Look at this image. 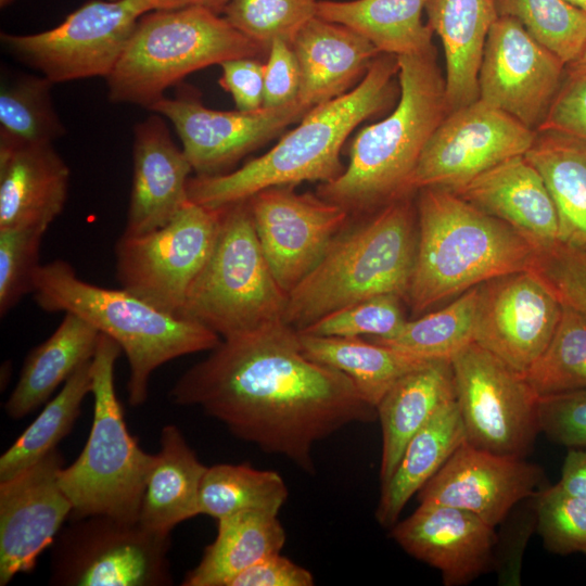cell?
<instances>
[{
    "label": "cell",
    "instance_id": "f6af8a7d",
    "mask_svg": "<svg viewBox=\"0 0 586 586\" xmlns=\"http://www.w3.org/2000/svg\"><path fill=\"white\" fill-rule=\"evenodd\" d=\"M538 417L540 433L553 444L586 446V388L539 397Z\"/></svg>",
    "mask_w": 586,
    "mask_h": 586
},
{
    "label": "cell",
    "instance_id": "9c48e42d",
    "mask_svg": "<svg viewBox=\"0 0 586 586\" xmlns=\"http://www.w3.org/2000/svg\"><path fill=\"white\" fill-rule=\"evenodd\" d=\"M220 208L215 245L178 316L226 340L284 322L288 295L265 258L247 200Z\"/></svg>",
    "mask_w": 586,
    "mask_h": 586
},
{
    "label": "cell",
    "instance_id": "681fc988",
    "mask_svg": "<svg viewBox=\"0 0 586 586\" xmlns=\"http://www.w3.org/2000/svg\"><path fill=\"white\" fill-rule=\"evenodd\" d=\"M313 574L280 552L264 557L238 574L229 586H311Z\"/></svg>",
    "mask_w": 586,
    "mask_h": 586
},
{
    "label": "cell",
    "instance_id": "836d02e7",
    "mask_svg": "<svg viewBox=\"0 0 586 586\" xmlns=\"http://www.w3.org/2000/svg\"><path fill=\"white\" fill-rule=\"evenodd\" d=\"M297 334L306 357L345 373L374 407L397 380L431 361L361 337Z\"/></svg>",
    "mask_w": 586,
    "mask_h": 586
},
{
    "label": "cell",
    "instance_id": "8fae6325",
    "mask_svg": "<svg viewBox=\"0 0 586 586\" xmlns=\"http://www.w3.org/2000/svg\"><path fill=\"white\" fill-rule=\"evenodd\" d=\"M155 0H90L56 27L29 35L1 33L3 49L53 84L106 77L138 20Z\"/></svg>",
    "mask_w": 586,
    "mask_h": 586
},
{
    "label": "cell",
    "instance_id": "1f68e13d",
    "mask_svg": "<svg viewBox=\"0 0 586 586\" xmlns=\"http://www.w3.org/2000/svg\"><path fill=\"white\" fill-rule=\"evenodd\" d=\"M428 0H319L317 15L367 38L380 53L406 55L434 49L433 30L423 23Z\"/></svg>",
    "mask_w": 586,
    "mask_h": 586
},
{
    "label": "cell",
    "instance_id": "30bf717a",
    "mask_svg": "<svg viewBox=\"0 0 586 586\" xmlns=\"http://www.w3.org/2000/svg\"><path fill=\"white\" fill-rule=\"evenodd\" d=\"M170 535L109 515L72 519L51 545L55 586H168Z\"/></svg>",
    "mask_w": 586,
    "mask_h": 586
},
{
    "label": "cell",
    "instance_id": "816d5d0a",
    "mask_svg": "<svg viewBox=\"0 0 586 586\" xmlns=\"http://www.w3.org/2000/svg\"><path fill=\"white\" fill-rule=\"evenodd\" d=\"M155 10H171L186 7L205 8L216 14H221L225 11L230 0H155Z\"/></svg>",
    "mask_w": 586,
    "mask_h": 586
},
{
    "label": "cell",
    "instance_id": "484cf974",
    "mask_svg": "<svg viewBox=\"0 0 586 586\" xmlns=\"http://www.w3.org/2000/svg\"><path fill=\"white\" fill-rule=\"evenodd\" d=\"M428 25L443 44L449 112L479 100V71L496 0H428Z\"/></svg>",
    "mask_w": 586,
    "mask_h": 586
},
{
    "label": "cell",
    "instance_id": "74e56055",
    "mask_svg": "<svg viewBox=\"0 0 586 586\" xmlns=\"http://www.w3.org/2000/svg\"><path fill=\"white\" fill-rule=\"evenodd\" d=\"M479 285L442 309L407 320L388 339L370 340L424 360H450L474 342Z\"/></svg>",
    "mask_w": 586,
    "mask_h": 586
},
{
    "label": "cell",
    "instance_id": "7c38bea8",
    "mask_svg": "<svg viewBox=\"0 0 586 586\" xmlns=\"http://www.w3.org/2000/svg\"><path fill=\"white\" fill-rule=\"evenodd\" d=\"M220 215L221 208L189 201L165 226L144 234H122L115 245L120 288L178 316L188 290L213 251Z\"/></svg>",
    "mask_w": 586,
    "mask_h": 586
},
{
    "label": "cell",
    "instance_id": "e575fe53",
    "mask_svg": "<svg viewBox=\"0 0 586 586\" xmlns=\"http://www.w3.org/2000/svg\"><path fill=\"white\" fill-rule=\"evenodd\" d=\"M52 86L42 75L2 71L0 146L52 143L66 133L53 105Z\"/></svg>",
    "mask_w": 586,
    "mask_h": 586
},
{
    "label": "cell",
    "instance_id": "c3c4849f",
    "mask_svg": "<svg viewBox=\"0 0 586 586\" xmlns=\"http://www.w3.org/2000/svg\"><path fill=\"white\" fill-rule=\"evenodd\" d=\"M221 88L228 91L237 110L251 112L264 107L265 63L257 58H239L220 64Z\"/></svg>",
    "mask_w": 586,
    "mask_h": 586
},
{
    "label": "cell",
    "instance_id": "cb8c5ba5",
    "mask_svg": "<svg viewBox=\"0 0 586 586\" xmlns=\"http://www.w3.org/2000/svg\"><path fill=\"white\" fill-rule=\"evenodd\" d=\"M300 67L297 100L313 109L355 88L380 51L352 28L310 18L291 42Z\"/></svg>",
    "mask_w": 586,
    "mask_h": 586
},
{
    "label": "cell",
    "instance_id": "52a82bcc",
    "mask_svg": "<svg viewBox=\"0 0 586 586\" xmlns=\"http://www.w3.org/2000/svg\"><path fill=\"white\" fill-rule=\"evenodd\" d=\"M268 51L225 17L201 7L152 10L137 22L126 48L105 77L113 103L150 109L171 86L211 65Z\"/></svg>",
    "mask_w": 586,
    "mask_h": 586
},
{
    "label": "cell",
    "instance_id": "b9f144b4",
    "mask_svg": "<svg viewBox=\"0 0 586 586\" xmlns=\"http://www.w3.org/2000/svg\"><path fill=\"white\" fill-rule=\"evenodd\" d=\"M533 499L535 530L545 549L559 556H586V499L559 483L544 486Z\"/></svg>",
    "mask_w": 586,
    "mask_h": 586
},
{
    "label": "cell",
    "instance_id": "f35d334b",
    "mask_svg": "<svg viewBox=\"0 0 586 586\" xmlns=\"http://www.w3.org/2000/svg\"><path fill=\"white\" fill-rule=\"evenodd\" d=\"M524 377L539 397L586 388V316L562 304L548 345Z\"/></svg>",
    "mask_w": 586,
    "mask_h": 586
},
{
    "label": "cell",
    "instance_id": "8d00e7d4",
    "mask_svg": "<svg viewBox=\"0 0 586 586\" xmlns=\"http://www.w3.org/2000/svg\"><path fill=\"white\" fill-rule=\"evenodd\" d=\"M286 498V485L276 471L220 463L206 469L199 493V512L217 521L246 510L278 515Z\"/></svg>",
    "mask_w": 586,
    "mask_h": 586
},
{
    "label": "cell",
    "instance_id": "5bb4252c",
    "mask_svg": "<svg viewBox=\"0 0 586 586\" xmlns=\"http://www.w3.org/2000/svg\"><path fill=\"white\" fill-rule=\"evenodd\" d=\"M536 135L480 99L453 110L426 142L410 191L425 187L455 191L497 164L525 154Z\"/></svg>",
    "mask_w": 586,
    "mask_h": 586
},
{
    "label": "cell",
    "instance_id": "ba28073f",
    "mask_svg": "<svg viewBox=\"0 0 586 586\" xmlns=\"http://www.w3.org/2000/svg\"><path fill=\"white\" fill-rule=\"evenodd\" d=\"M120 346L100 334L91 360L93 420L78 458L59 472L72 504L71 519L109 515L138 522L155 454L144 451L130 434L114 384Z\"/></svg>",
    "mask_w": 586,
    "mask_h": 586
},
{
    "label": "cell",
    "instance_id": "4316f807",
    "mask_svg": "<svg viewBox=\"0 0 586 586\" xmlns=\"http://www.w3.org/2000/svg\"><path fill=\"white\" fill-rule=\"evenodd\" d=\"M456 399L450 360H431L397 380L377 405L382 428L381 485L393 474L412 436Z\"/></svg>",
    "mask_w": 586,
    "mask_h": 586
},
{
    "label": "cell",
    "instance_id": "bcb514c9",
    "mask_svg": "<svg viewBox=\"0 0 586 586\" xmlns=\"http://www.w3.org/2000/svg\"><path fill=\"white\" fill-rule=\"evenodd\" d=\"M537 131H555L586 141V73H569Z\"/></svg>",
    "mask_w": 586,
    "mask_h": 586
},
{
    "label": "cell",
    "instance_id": "4fadbf2b",
    "mask_svg": "<svg viewBox=\"0 0 586 586\" xmlns=\"http://www.w3.org/2000/svg\"><path fill=\"white\" fill-rule=\"evenodd\" d=\"M466 442L526 458L540 433L538 403L525 377L473 342L451 359Z\"/></svg>",
    "mask_w": 586,
    "mask_h": 586
},
{
    "label": "cell",
    "instance_id": "e0dca14e",
    "mask_svg": "<svg viewBox=\"0 0 586 586\" xmlns=\"http://www.w3.org/2000/svg\"><path fill=\"white\" fill-rule=\"evenodd\" d=\"M562 303L534 268L479 285L474 342L525 374L548 345Z\"/></svg>",
    "mask_w": 586,
    "mask_h": 586
},
{
    "label": "cell",
    "instance_id": "7dc6e473",
    "mask_svg": "<svg viewBox=\"0 0 586 586\" xmlns=\"http://www.w3.org/2000/svg\"><path fill=\"white\" fill-rule=\"evenodd\" d=\"M300 67L290 42L276 39L269 46L265 62L264 106L272 107L297 100Z\"/></svg>",
    "mask_w": 586,
    "mask_h": 586
},
{
    "label": "cell",
    "instance_id": "8992f818",
    "mask_svg": "<svg viewBox=\"0 0 586 586\" xmlns=\"http://www.w3.org/2000/svg\"><path fill=\"white\" fill-rule=\"evenodd\" d=\"M406 196L347 225L321 260L289 294L284 322L302 330L328 314L383 294L407 298L417 227Z\"/></svg>",
    "mask_w": 586,
    "mask_h": 586
},
{
    "label": "cell",
    "instance_id": "d6a6232c",
    "mask_svg": "<svg viewBox=\"0 0 586 586\" xmlns=\"http://www.w3.org/2000/svg\"><path fill=\"white\" fill-rule=\"evenodd\" d=\"M524 156L540 174L555 203L560 242L586 250V141L537 131Z\"/></svg>",
    "mask_w": 586,
    "mask_h": 586
},
{
    "label": "cell",
    "instance_id": "603a6c76",
    "mask_svg": "<svg viewBox=\"0 0 586 586\" xmlns=\"http://www.w3.org/2000/svg\"><path fill=\"white\" fill-rule=\"evenodd\" d=\"M453 192L509 225L539 253L560 242L555 203L524 154L497 164Z\"/></svg>",
    "mask_w": 586,
    "mask_h": 586
},
{
    "label": "cell",
    "instance_id": "d4e9b609",
    "mask_svg": "<svg viewBox=\"0 0 586 586\" xmlns=\"http://www.w3.org/2000/svg\"><path fill=\"white\" fill-rule=\"evenodd\" d=\"M69 177L52 143L0 146V229L49 228L65 206Z\"/></svg>",
    "mask_w": 586,
    "mask_h": 586
},
{
    "label": "cell",
    "instance_id": "6da1fadb",
    "mask_svg": "<svg viewBox=\"0 0 586 586\" xmlns=\"http://www.w3.org/2000/svg\"><path fill=\"white\" fill-rule=\"evenodd\" d=\"M198 406L238 438L314 472L313 447L344 426L378 419L345 373L304 355L285 322L221 340L169 392Z\"/></svg>",
    "mask_w": 586,
    "mask_h": 586
},
{
    "label": "cell",
    "instance_id": "5b68a950",
    "mask_svg": "<svg viewBox=\"0 0 586 586\" xmlns=\"http://www.w3.org/2000/svg\"><path fill=\"white\" fill-rule=\"evenodd\" d=\"M31 293L42 310L74 314L120 346L130 369L127 391L131 406L146 400L149 380L158 367L212 351L221 342L212 330L165 313L123 288L106 289L80 279L63 259L38 267Z\"/></svg>",
    "mask_w": 586,
    "mask_h": 586
},
{
    "label": "cell",
    "instance_id": "277c9868",
    "mask_svg": "<svg viewBox=\"0 0 586 586\" xmlns=\"http://www.w3.org/2000/svg\"><path fill=\"white\" fill-rule=\"evenodd\" d=\"M420 190L407 295L413 314L499 276L535 266L539 252L509 225L448 189Z\"/></svg>",
    "mask_w": 586,
    "mask_h": 586
},
{
    "label": "cell",
    "instance_id": "f5cc1de1",
    "mask_svg": "<svg viewBox=\"0 0 586 586\" xmlns=\"http://www.w3.org/2000/svg\"><path fill=\"white\" fill-rule=\"evenodd\" d=\"M566 67L569 73H586V48L584 49L581 56Z\"/></svg>",
    "mask_w": 586,
    "mask_h": 586
},
{
    "label": "cell",
    "instance_id": "d590c367",
    "mask_svg": "<svg viewBox=\"0 0 586 586\" xmlns=\"http://www.w3.org/2000/svg\"><path fill=\"white\" fill-rule=\"evenodd\" d=\"M92 360V359H91ZM91 360L81 365L18 438L0 457V481L36 463L71 432L91 393Z\"/></svg>",
    "mask_w": 586,
    "mask_h": 586
},
{
    "label": "cell",
    "instance_id": "11a10c76",
    "mask_svg": "<svg viewBox=\"0 0 586 586\" xmlns=\"http://www.w3.org/2000/svg\"><path fill=\"white\" fill-rule=\"evenodd\" d=\"M13 0H0V7L4 8L9 5Z\"/></svg>",
    "mask_w": 586,
    "mask_h": 586
},
{
    "label": "cell",
    "instance_id": "f546056e",
    "mask_svg": "<svg viewBox=\"0 0 586 586\" xmlns=\"http://www.w3.org/2000/svg\"><path fill=\"white\" fill-rule=\"evenodd\" d=\"M466 442L457 400H450L408 442L390 480L381 485L375 510L379 524L392 527L409 499Z\"/></svg>",
    "mask_w": 586,
    "mask_h": 586
},
{
    "label": "cell",
    "instance_id": "ac0fdd59",
    "mask_svg": "<svg viewBox=\"0 0 586 586\" xmlns=\"http://www.w3.org/2000/svg\"><path fill=\"white\" fill-rule=\"evenodd\" d=\"M565 64L513 17L493 24L479 71V99L537 131L562 85Z\"/></svg>",
    "mask_w": 586,
    "mask_h": 586
},
{
    "label": "cell",
    "instance_id": "7402d4cb",
    "mask_svg": "<svg viewBox=\"0 0 586 586\" xmlns=\"http://www.w3.org/2000/svg\"><path fill=\"white\" fill-rule=\"evenodd\" d=\"M192 170L162 115L154 113L138 123L133 127L132 182L123 234H144L168 224L189 202Z\"/></svg>",
    "mask_w": 586,
    "mask_h": 586
},
{
    "label": "cell",
    "instance_id": "2e32d148",
    "mask_svg": "<svg viewBox=\"0 0 586 586\" xmlns=\"http://www.w3.org/2000/svg\"><path fill=\"white\" fill-rule=\"evenodd\" d=\"M246 200L265 258L286 295L317 266L352 217L317 193H297L292 186L269 187Z\"/></svg>",
    "mask_w": 586,
    "mask_h": 586
},
{
    "label": "cell",
    "instance_id": "ee69618b",
    "mask_svg": "<svg viewBox=\"0 0 586 586\" xmlns=\"http://www.w3.org/2000/svg\"><path fill=\"white\" fill-rule=\"evenodd\" d=\"M48 228L26 226L0 229V316L3 318L28 293L39 264Z\"/></svg>",
    "mask_w": 586,
    "mask_h": 586
},
{
    "label": "cell",
    "instance_id": "ffe728a7",
    "mask_svg": "<svg viewBox=\"0 0 586 586\" xmlns=\"http://www.w3.org/2000/svg\"><path fill=\"white\" fill-rule=\"evenodd\" d=\"M545 472L526 458L462 443L417 493L419 504L460 508L496 527L544 486Z\"/></svg>",
    "mask_w": 586,
    "mask_h": 586
},
{
    "label": "cell",
    "instance_id": "44dd1931",
    "mask_svg": "<svg viewBox=\"0 0 586 586\" xmlns=\"http://www.w3.org/2000/svg\"><path fill=\"white\" fill-rule=\"evenodd\" d=\"M392 538L411 557L440 571L445 586H463L494 569L495 527L467 510L420 504L392 526Z\"/></svg>",
    "mask_w": 586,
    "mask_h": 586
},
{
    "label": "cell",
    "instance_id": "4dcf8cb0",
    "mask_svg": "<svg viewBox=\"0 0 586 586\" xmlns=\"http://www.w3.org/2000/svg\"><path fill=\"white\" fill-rule=\"evenodd\" d=\"M285 532L276 514L246 510L217 521V536L182 586H229L242 571L281 552Z\"/></svg>",
    "mask_w": 586,
    "mask_h": 586
},
{
    "label": "cell",
    "instance_id": "7a4b0ae2",
    "mask_svg": "<svg viewBox=\"0 0 586 586\" xmlns=\"http://www.w3.org/2000/svg\"><path fill=\"white\" fill-rule=\"evenodd\" d=\"M397 74V56L379 54L355 88L313 107L265 154L237 170L190 178L189 201L220 208L269 187L336 179L345 169L340 160L344 142L360 123L392 104Z\"/></svg>",
    "mask_w": 586,
    "mask_h": 586
},
{
    "label": "cell",
    "instance_id": "f907efd6",
    "mask_svg": "<svg viewBox=\"0 0 586 586\" xmlns=\"http://www.w3.org/2000/svg\"><path fill=\"white\" fill-rule=\"evenodd\" d=\"M558 483L568 492L586 499V446L569 448Z\"/></svg>",
    "mask_w": 586,
    "mask_h": 586
},
{
    "label": "cell",
    "instance_id": "d6986e66",
    "mask_svg": "<svg viewBox=\"0 0 586 586\" xmlns=\"http://www.w3.org/2000/svg\"><path fill=\"white\" fill-rule=\"evenodd\" d=\"M63 456L58 448L13 476L0 481V585L31 572L38 557L51 547L72 504L59 472Z\"/></svg>",
    "mask_w": 586,
    "mask_h": 586
},
{
    "label": "cell",
    "instance_id": "9a60e30c",
    "mask_svg": "<svg viewBox=\"0 0 586 586\" xmlns=\"http://www.w3.org/2000/svg\"><path fill=\"white\" fill-rule=\"evenodd\" d=\"M149 110L173 124L196 175L215 176L228 173L311 109L295 100L251 112L217 111L205 106L184 87L173 98L164 95Z\"/></svg>",
    "mask_w": 586,
    "mask_h": 586
},
{
    "label": "cell",
    "instance_id": "3957f363",
    "mask_svg": "<svg viewBox=\"0 0 586 586\" xmlns=\"http://www.w3.org/2000/svg\"><path fill=\"white\" fill-rule=\"evenodd\" d=\"M397 62V105L385 118L356 133L344 171L317 189L320 198L351 216L368 213L410 192V179L420 155L449 113L435 49L398 55Z\"/></svg>",
    "mask_w": 586,
    "mask_h": 586
},
{
    "label": "cell",
    "instance_id": "db71d44e",
    "mask_svg": "<svg viewBox=\"0 0 586 586\" xmlns=\"http://www.w3.org/2000/svg\"><path fill=\"white\" fill-rule=\"evenodd\" d=\"M565 1L586 13V0H565Z\"/></svg>",
    "mask_w": 586,
    "mask_h": 586
},
{
    "label": "cell",
    "instance_id": "60d3db41",
    "mask_svg": "<svg viewBox=\"0 0 586 586\" xmlns=\"http://www.w3.org/2000/svg\"><path fill=\"white\" fill-rule=\"evenodd\" d=\"M318 0H230L225 18L268 51L276 39L292 42L298 30L317 15Z\"/></svg>",
    "mask_w": 586,
    "mask_h": 586
},
{
    "label": "cell",
    "instance_id": "ab89813d",
    "mask_svg": "<svg viewBox=\"0 0 586 586\" xmlns=\"http://www.w3.org/2000/svg\"><path fill=\"white\" fill-rule=\"evenodd\" d=\"M499 16L515 18L565 66L586 48V13L565 0H496Z\"/></svg>",
    "mask_w": 586,
    "mask_h": 586
},
{
    "label": "cell",
    "instance_id": "7bdbcfd3",
    "mask_svg": "<svg viewBox=\"0 0 586 586\" xmlns=\"http://www.w3.org/2000/svg\"><path fill=\"white\" fill-rule=\"evenodd\" d=\"M400 300L394 294L377 295L328 314L296 331L320 336L388 339L407 321Z\"/></svg>",
    "mask_w": 586,
    "mask_h": 586
},
{
    "label": "cell",
    "instance_id": "f1b7e54d",
    "mask_svg": "<svg viewBox=\"0 0 586 586\" xmlns=\"http://www.w3.org/2000/svg\"><path fill=\"white\" fill-rule=\"evenodd\" d=\"M100 332L82 318L65 313L55 331L25 358L17 383L4 410L18 420L43 404L95 353Z\"/></svg>",
    "mask_w": 586,
    "mask_h": 586
},
{
    "label": "cell",
    "instance_id": "83f0119b",
    "mask_svg": "<svg viewBox=\"0 0 586 586\" xmlns=\"http://www.w3.org/2000/svg\"><path fill=\"white\" fill-rule=\"evenodd\" d=\"M206 469L180 429L165 425L148 477L139 522L154 533L170 535L179 523L199 515V493Z\"/></svg>",
    "mask_w": 586,
    "mask_h": 586
}]
</instances>
